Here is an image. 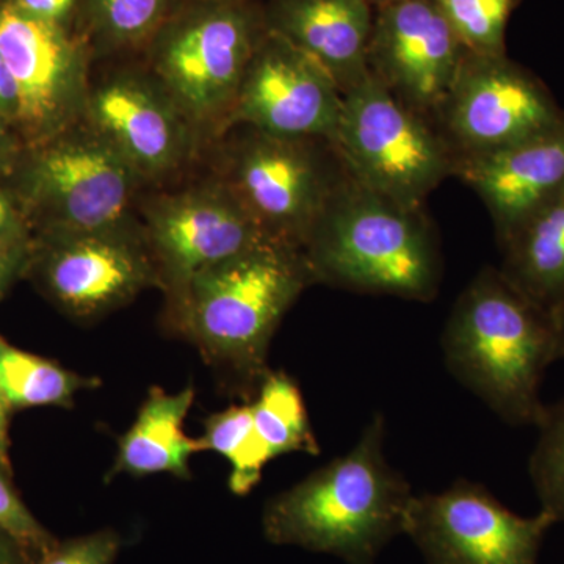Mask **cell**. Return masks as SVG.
I'll use <instances>...</instances> for the list:
<instances>
[{
	"label": "cell",
	"mask_w": 564,
	"mask_h": 564,
	"mask_svg": "<svg viewBox=\"0 0 564 564\" xmlns=\"http://www.w3.org/2000/svg\"><path fill=\"white\" fill-rule=\"evenodd\" d=\"M314 276L302 250L258 245L199 273L165 325L195 345L225 388L251 402L282 318Z\"/></svg>",
	"instance_id": "obj_1"
},
{
	"label": "cell",
	"mask_w": 564,
	"mask_h": 564,
	"mask_svg": "<svg viewBox=\"0 0 564 564\" xmlns=\"http://www.w3.org/2000/svg\"><path fill=\"white\" fill-rule=\"evenodd\" d=\"M384 415L375 413L350 452L272 497L262 511L269 543L377 564L404 534L415 494L384 455Z\"/></svg>",
	"instance_id": "obj_2"
},
{
	"label": "cell",
	"mask_w": 564,
	"mask_h": 564,
	"mask_svg": "<svg viewBox=\"0 0 564 564\" xmlns=\"http://www.w3.org/2000/svg\"><path fill=\"white\" fill-rule=\"evenodd\" d=\"M445 366L511 426H538L541 383L558 361L554 313L497 267H485L459 293L441 337Z\"/></svg>",
	"instance_id": "obj_3"
},
{
	"label": "cell",
	"mask_w": 564,
	"mask_h": 564,
	"mask_svg": "<svg viewBox=\"0 0 564 564\" xmlns=\"http://www.w3.org/2000/svg\"><path fill=\"white\" fill-rule=\"evenodd\" d=\"M315 284L410 302L436 299L441 240L425 207H406L352 180L340 182L302 248Z\"/></svg>",
	"instance_id": "obj_4"
},
{
	"label": "cell",
	"mask_w": 564,
	"mask_h": 564,
	"mask_svg": "<svg viewBox=\"0 0 564 564\" xmlns=\"http://www.w3.org/2000/svg\"><path fill=\"white\" fill-rule=\"evenodd\" d=\"M267 32L259 0H185L140 52L191 121L204 152L226 131Z\"/></svg>",
	"instance_id": "obj_5"
},
{
	"label": "cell",
	"mask_w": 564,
	"mask_h": 564,
	"mask_svg": "<svg viewBox=\"0 0 564 564\" xmlns=\"http://www.w3.org/2000/svg\"><path fill=\"white\" fill-rule=\"evenodd\" d=\"M6 184L33 234L141 228L139 203L147 185L85 120L24 147Z\"/></svg>",
	"instance_id": "obj_6"
},
{
	"label": "cell",
	"mask_w": 564,
	"mask_h": 564,
	"mask_svg": "<svg viewBox=\"0 0 564 564\" xmlns=\"http://www.w3.org/2000/svg\"><path fill=\"white\" fill-rule=\"evenodd\" d=\"M202 165L270 240L299 250L348 174L333 141L273 135L248 126L223 132L204 152Z\"/></svg>",
	"instance_id": "obj_7"
},
{
	"label": "cell",
	"mask_w": 564,
	"mask_h": 564,
	"mask_svg": "<svg viewBox=\"0 0 564 564\" xmlns=\"http://www.w3.org/2000/svg\"><path fill=\"white\" fill-rule=\"evenodd\" d=\"M334 147L352 180L406 207H425L454 176V154L434 122L372 76L345 93Z\"/></svg>",
	"instance_id": "obj_8"
},
{
	"label": "cell",
	"mask_w": 564,
	"mask_h": 564,
	"mask_svg": "<svg viewBox=\"0 0 564 564\" xmlns=\"http://www.w3.org/2000/svg\"><path fill=\"white\" fill-rule=\"evenodd\" d=\"M193 174L148 188L139 203L144 243L165 295L163 317L204 270L270 240L225 184L209 173Z\"/></svg>",
	"instance_id": "obj_9"
},
{
	"label": "cell",
	"mask_w": 564,
	"mask_h": 564,
	"mask_svg": "<svg viewBox=\"0 0 564 564\" xmlns=\"http://www.w3.org/2000/svg\"><path fill=\"white\" fill-rule=\"evenodd\" d=\"M84 120L120 152L148 188L177 184L202 165L198 133L140 57L93 68Z\"/></svg>",
	"instance_id": "obj_10"
},
{
	"label": "cell",
	"mask_w": 564,
	"mask_h": 564,
	"mask_svg": "<svg viewBox=\"0 0 564 564\" xmlns=\"http://www.w3.org/2000/svg\"><path fill=\"white\" fill-rule=\"evenodd\" d=\"M25 280L58 313L90 323L159 289L143 229L33 234Z\"/></svg>",
	"instance_id": "obj_11"
},
{
	"label": "cell",
	"mask_w": 564,
	"mask_h": 564,
	"mask_svg": "<svg viewBox=\"0 0 564 564\" xmlns=\"http://www.w3.org/2000/svg\"><path fill=\"white\" fill-rule=\"evenodd\" d=\"M564 110L540 77L508 58L467 52L434 115L455 165L551 131Z\"/></svg>",
	"instance_id": "obj_12"
},
{
	"label": "cell",
	"mask_w": 564,
	"mask_h": 564,
	"mask_svg": "<svg viewBox=\"0 0 564 564\" xmlns=\"http://www.w3.org/2000/svg\"><path fill=\"white\" fill-rule=\"evenodd\" d=\"M0 52L17 82L24 147L84 120L96 57L79 29L35 20L0 0Z\"/></svg>",
	"instance_id": "obj_13"
},
{
	"label": "cell",
	"mask_w": 564,
	"mask_h": 564,
	"mask_svg": "<svg viewBox=\"0 0 564 564\" xmlns=\"http://www.w3.org/2000/svg\"><path fill=\"white\" fill-rule=\"evenodd\" d=\"M554 516L541 510L524 518L486 486L458 478L441 492L414 496L404 534L425 564H538Z\"/></svg>",
	"instance_id": "obj_14"
},
{
	"label": "cell",
	"mask_w": 564,
	"mask_h": 564,
	"mask_svg": "<svg viewBox=\"0 0 564 564\" xmlns=\"http://www.w3.org/2000/svg\"><path fill=\"white\" fill-rule=\"evenodd\" d=\"M343 106V91L333 77L269 31L248 65L226 131L248 126L273 135L334 143Z\"/></svg>",
	"instance_id": "obj_15"
},
{
	"label": "cell",
	"mask_w": 564,
	"mask_h": 564,
	"mask_svg": "<svg viewBox=\"0 0 564 564\" xmlns=\"http://www.w3.org/2000/svg\"><path fill=\"white\" fill-rule=\"evenodd\" d=\"M467 51L434 0L373 9L369 74L397 101L433 121Z\"/></svg>",
	"instance_id": "obj_16"
},
{
	"label": "cell",
	"mask_w": 564,
	"mask_h": 564,
	"mask_svg": "<svg viewBox=\"0 0 564 564\" xmlns=\"http://www.w3.org/2000/svg\"><path fill=\"white\" fill-rule=\"evenodd\" d=\"M454 176L480 196L502 247L564 196V120L524 143L456 163Z\"/></svg>",
	"instance_id": "obj_17"
},
{
	"label": "cell",
	"mask_w": 564,
	"mask_h": 564,
	"mask_svg": "<svg viewBox=\"0 0 564 564\" xmlns=\"http://www.w3.org/2000/svg\"><path fill=\"white\" fill-rule=\"evenodd\" d=\"M263 14L267 29L317 62L343 95L370 76L369 0H267Z\"/></svg>",
	"instance_id": "obj_18"
},
{
	"label": "cell",
	"mask_w": 564,
	"mask_h": 564,
	"mask_svg": "<svg viewBox=\"0 0 564 564\" xmlns=\"http://www.w3.org/2000/svg\"><path fill=\"white\" fill-rule=\"evenodd\" d=\"M193 402L195 389L192 386L177 393L152 386L135 421L118 440L117 456L106 480L111 481L118 475L143 478L158 474L188 480L192 456L204 452L202 440L184 432Z\"/></svg>",
	"instance_id": "obj_19"
},
{
	"label": "cell",
	"mask_w": 564,
	"mask_h": 564,
	"mask_svg": "<svg viewBox=\"0 0 564 564\" xmlns=\"http://www.w3.org/2000/svg\"><path fill=\"white\" fill-rule=\"evenodd\" d=\"M502 270L516 288L554 313L564 300V196L500 247Z\"/></svg>",
	"instance_id": "obj_20"
},
{
	"label": "cell",
	"mask_w": 564,
	"mask_h": 564,
	"mask_svg": "<svg viewBox=\"0 0 564 564\" xmlns=\"http://www.w3.org/2000/svg\"><path fill=\"white\" fill-rule=\"evenodd\" d=\"M185 0H80L77 29L96 62L139 55Z\"/></svg>",
	"instance_id": "obj_21"
},
{
	"label": "cell",
	"mask_w": 564,
	"mask_h": 564,
	"mask_svg": "<svg viewBox=\"0 0 564 564\" xmlns=\"http://www.w3.org/2000/svg\"><path fill=\"white\" fill-rule=\"evenodd\" d=\"M251 406L254 443L263 462L289 454H321L302 389L291 375L270 370Z\"/></svg>",
	"instance_id": "obj_22"
},
{
	"label": "cell",
	"mask_w": 564,
	"mask_h": 564,
	"mask_svg": "<svg viewBox=\"0 0 564 564\" xmlns=\"http://www.w3.org/2000/svg\"><path fill=\"white\" fill-rule=\"evenodd\" d=\"M98 377H85L62 364L14 347L0 336V391L11 414L31 408L74 406L77 393L101 388Z\"/></svg>",
	"instance_id": "obj_23"
},
{
	"label": "cell",
	"mask_w": 564,
	"mask_h": 564,
	"mask_svg": "<svg viewBox=\"0 0 564 564\" xmlns=\"http://www.w3.org/2000/svg\"><path fill=\"white\" fill-rule=\"evenodd\" d=\"M199 440L204 452H215L231 464L228 486L234 496H248L261 481L267 463L254 443L251 402L210 414Z\"/></svg>",
	"instance_id": "obj_24"
},
{
	"label": "cell",
	"mask_w": 564,
	"mask_h": 564,
	"mask_svg": "<svg viewBox=\"0 0 564 564\" xmlns=\"http://www.w3.org/2000/svg\"><path fill=\"white\" fill-rule=\"evenodd\" d=\"M467 52L507 54L508 21L522 0H434Z\"/></svg>",
	"instance_id": "obj_25"
},
{
	"label": "cell",
	"mask_w": 564,
	"mask_h": 564,
	"mask_svg": "<svg viewBox=\"0 0 564 564\" xmlns=\"http://www.w3.org/2000/svg\"><path fill=\"white\" fill-rule=\"evenodd\" d=\"M538 443L529 459V474L541 510L564 521V399L545 406Z\"/></svg>",
	"instance_id": "obj_26"
},
{
	"label": "cell",
	"mask_w": 564,
	"mask_h": 564,
	"mask_svg": "<svg viewBox=\"0 0 564 564\" xmlns=\"http://www.w3.org/2000/svg\"><path fill=\"white\" fill-rule=\"evenodd\" d=\"M10 470L0 466V529L10 534L35 562L39 556L57 543L50 530L44 529L39 519L22 502L20 494L11 481Z\"/></svg>",
	"instance_id": "obj_27"
},
{
	"label": "cell",
	"mask_w": 564,
	"mask_h": 564,
	"mask_svg": "<svg viewBox=\"0 0 564 564\" xmlns=\"http://www.w3.org/2000/svg\"><path fill=\"white\" fill-rule=\"evenodd\" d=\"M120 534L111 529L57 541L32 564H115L120 554Z\"/></svg>",
	"instance_id": "obj_28"
},
{
	"label": "cell",
	"mask_w": 564,
	"mask_h": 564,
	"mask_svg": "<svg viewBox=\"0 0 564 564\" xmlns=\"http://www.w3.org/2000/svg\"><path fill=\"white\" fill-rule=\"evenodd\" d=\"M32 240V225L20 199L6 182H0V245L29 243Z\"/></svg>",
	"instance_id": "obj_29"
},
{
	"label": "cell",
	"mask_w": 564,
	"mask_h": 564,
	"mask_svg": "<svg viewBox=\"0 0 564 564\" xmlns=\"http://www.w3.org/2000/svg\"><path fill=\"white\" fill-rule=\"evenodd\" d=\"M28 17L66 29H77L80 0H11Z\"/></svg>",
	"instance_id": "obj_30"
},
{
	"label": "cell",
	"mask_w": 564,
	"mask_h": 564,
	"mask_svg": "<svg viewBox=\"0 0 564 564\" xmlns=\"http://www.w3.org/2000/svg\"><path fill=\"white\" fill-rule=\"evenodd\" d=\"M31 251L32 242L0 245V302L18 282L25 280Z\"/></svg>",
	"instance_id": "obj_31"
},
{
	"label": "cell",
	"mask_w": 564,
	"mask_h": 564,
	"mask_svg": "<svg viewBox=\"0 0 564 564\" xmlns=\"http://www.w3.org/2000/svg\"><path fill=\"white\" fill-rule=\"evenodd\" d=\"M18 118H20V95H18L17 82L11 76L9 65L0 52V121L17 131Z\"/></svg>",
	"instance_id": "obj_32"
},
{
	"label": "cell",
	"mask_w": 564,
	"mask_h": 564,
	"mask_svg": "<svg viewBox=\"0 0 564 564\" xmlns=\"http://www.w3.org/2000/svg\"><path fill=\"white\" fill-rule=\"evenodd\" d=\"M24 143L13 128L0 121V182H6L20 161Z\"/></svg>",
	"instance_id": "obj_33"
},
{
	"label": "cell",
	"mask_w": 564,
	"mask_h": 564,
	"mask_svg": "<svg viewBox=\"0 0 564 564\" xmlns=\"http://www.w3.org/2000/svg\"><path fill=\"white\" fill-rule=\"evenodd\" d=\"M11 411L7 406L3 393L0 391V466L11 473L10 459V419Z\"/></svg>",
	"instance_id": "obj_34"
},
{
	"label": "cell",
	"mask_w": 564,
	"mask_h": 564,
	"mask_svg": "<svg viewBox=\"0 0 564 564\" xmlns=\"http://www.w3.org/2000/svg\"><path fill=\"white\" fill-rule=\"evenodd\" d=\"M31 556L25 554L10 534L0 529V564H32Z\"/></svg>",
	"instance_id": "obj_35"
},
{
	"label": "cell",
	"mask_w": 564,
	"mask_h": 564,
	"mask_svg": "<svg viewBox=\"0 0 564 564\" xmlns=\"http://www.w3.org/2000/svg\"><path fill=\"white\" fill-rule=\"evenodd\" d=\"M556 334H558V359H564V300L554 310Z\"/></svg>",
	"instance_id": "obj_36"
},
{
	"label": "cell",
	"mask_w": 564,
	"mask_h": 564,
	"mask_svg": "<svg viewBox=\"0 0 564 564\" xmlns=\"http://www.w3.org/2000/svg\"><path fill=\"white\" fill-rule=\"evenodd\" d=\"M392 2H399V0H369V3L373 7V9H377V7L381 6H388V3Z\"/></svg>",
	"instance_id": "obj_37"
}]
</instances>
